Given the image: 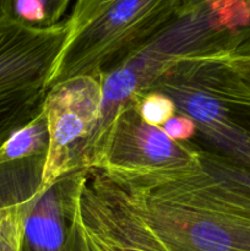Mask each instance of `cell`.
I'll list each match as a JSON object with an SVG mask.
<instances>
[{"label":"cell","instance_id":"obj_1","mask_svg":"<svg viewBox=\"0 0 250 251\" xmlns=\"http://www.w3.org/2000/svg\"><path fill=\"white\" fill-rule=\"evenodd\" d=\"M178 0H77L65 21V36L44 91L82 76L102 75L103 66L146 43L169 20Z\"/></svg>","mask_w":250,"mask_h":251},{"label":"cell","instance_id":"obj_2","mask_svg":"<svg viewBox=\"0 0 250 251\" xmlns=\"http://www.w3.org/2000/svg\"><path fill=\"white\" fill-rule=\"evenodd\" d=\"M103 75L73 78L47 91L42 105L47 150L36 195H43L80 166L83 149L100 120Z\"/></svg>","mask_w":250,"mask_h":251},{"label":"cell","instance_id":"obj_3","mask_svg":"<svg viewBox=\"0 0 250 251\" xmlns=\"http://www.w3.org/2000/svg\"><path fill=\"white\" fill-rule=\"evenodd\" d=\"M65 31V21L53 26H31L12 16L0 21V104L46 92Z\"/></svg>","mask_w":250,"mask_h":251},{"label":"cell","instance_id":"obj_4","mask_svg":"<svg viewBox=\"0 0 250 251\" xmlns=\"http://www.w3.org/2000/svg\"><path fill=\"white\" fill-rule=\"evenodd\" d=\"M199 159L200 154L195 150L169 139L161 127L142 122L132 98L117 115L107 156L100 169L151 171Z\"/></svg>","mask_w":250,"mask_h":251},{"label":"cell","instance_id":"obj_5","mask_svg":"<svg viewBox=\"0 0 250 251\" xmlns=\"http://www.w3.org/2000/svg\"><path fill=\"white\" fill-rule=\"evenodd\" d=\"M195 60L218 64L225 80L220 81L217 95L228 104L250 109V53L234 47L202 53Z\"/></svg>","mask_w":250,"mask_h":251},{"label":"cell","instance_id":"obj_6","mask_svg":"<svg viewBox=\"0 0 250 251\" xmlns=\"http://www.w3.org/2000/svg\"><path fill=\"white\" fill-rule=\"evenodd\" d=\"M47 150V127L41 110L33 119L12 132L0 145V167L20 163L31 157L42 156Z\"/></svg>","mask_w":250,"mask_h":251},{"label":"cell","instance_id":"obj_7","mask_svg":"<svg viewBox=\"0 0 250 251\" xmlns=\"http://www.w3.org/2000/svg\"><path fill=\"white\" fill-rule=\"evenodd\" d=\"M134 104L142 122L156 127H162L172 119L176 108L172 98L159 92L137 93L134 97Z\"/></svg>","mask_w":250,"mask_h":251},{"label":"cell","instance_id":"obj_8","mask_svg":"<svg viewBox=\"0 0 250 251\" xmlns=\"http://www.w3.org/2000/svg\"><path fill=\"white\" fill-rule=\"evenodd\" d=\"M39 100L41 97L0 104V145L12 132L16 131L31 119H33L34 115L38 114L41 109L37 112L34 109H36V104H38Z\"/></svg>","mask_w":250,"mask_h":251},{"label":"cell","instance_id":"obj_9","mask_svg":"<svg viewBox=\"0 0 250 251\" xmlns=\"http://www.w3.org/2000/svg\"><path fill=\"white\" fill-rule=\"evenodd\" d=\"M27 208L22 211L10 225L0 240V251H28L25 243V221Z\"/></svg>","mask_w":250,"mask_h":251},{"label":"cell","instance_id":"obj_10","mask_svg":"<svg viewBox=\"0 0 250 251\" xmlns=\"http://www.w3.org/2000/svg\"><path fill=\"white\" fill-rule=\"evenodd\" d=\"M161 129L169 139L180 142L193 137V135L195 134L196 124L191 118L185 115H176V117L174 115Z\"/></svg>","mask_w":250,"mask_h":251},{"label":"cell","instance_id":"obj_11","mask_svg":"<svg viewBox=\"0 0 250 251\" xmlns=\"http://www.w3.org/2000/svg\"><path fill=\"white\" fill-rule=\"evenodd\" d=\"M44 7L47 16V26L59 24V20L65 12L71 0H37Z\"/></svg>","mask_w":250,"mask_h":251},{"label":"cell","instance_id":"obj_12","mask_svg":"<svg viewBox=\"0 0 250 251\" xmlns=\"http://www.w3.org/2000/svg\"><path fill=\"white\" fill-rule=\"evenodd\" d=\"M12 1L14 0H0V21L12 16Z\"/></svg>","mask_w":250,"mask_h":251},{"label":"cell","instance_id":"obj_13","mask_svg":"<svg viewBox=\"0 0 250 251\" xmlns=\"http://www.w3.org/2000/svg\"><path fill=\"white\" fill-rule=\"evenodd\" d=\"M237 48L243 51H247V53H250V36L247 41H244L243 43H240L239 46H237Z\"/></svg>","mask_w":250,"mask_h":251},{"label":"cell","instance_id":"obj_14","mask_svg":"<svg viewBox=\"0 0 250 251\" xmlns=\"http://www.w3.org/2000/svg\"><path fill=\"white\" fill-rule=\"evenodd\" d=\"M113 251H135V250H113Z\"/></svg>","mask_w":250,"mask_h":251}]
</instances>
